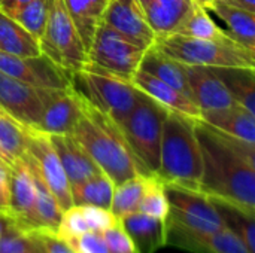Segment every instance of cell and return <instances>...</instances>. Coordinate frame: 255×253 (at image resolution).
I'll return each instance as SVG.
<instances>
[{
    "mask_svg": "<svg viewBox=\"0 0 255 253\" xmlns=\"http://www.w3.org/2000/svg\"><path fill=\"white\" fill-rule=\"evenodd\" d=\"M206 10L215 15L226 28H223L233 40L245 48L255 51V13L232 6L223 0H217Z\"/></svg>",
    "mask_w": 255,
    "mask_h": 253,
    "instance_id": "23",
    "label": "cell"
},
{
    "mask_svg": "<svg viewBox=\"0 0 255 253\" xmlns=\"http://www.w3.org/2000/svg\"><path fill=\"white\" fill-rule=\"evenodd\" d=\"M154 46L185 66L255 69V52L229 36L194 39L178 33L157 37Z\"/></svg>",
    "mask_w": 255,
    "mask_h": 253,
    "instance_id": "4",
    "label": "cell"
},
{
    "mask_svg": "<svg viewBox=\"0 0 255 253\" xmlns=\"http://www.w3.org/2000/svg\"><path fill=\"white\" fill-rule=\"evenodd\" d=\"M27 151V127L0 107V158L9 167Z\"/></svg>",
    "mask_w": 255,
    "mask_h": 253,
    "instance_id": "31",
    "label": "cell"
},
{
    "mask_svg": "<svg viewBox=\"0 0 255 253\" xmlns=\"http://www.w3.org/2000/svg\"><path fill=\"white\" fill-rule=\"evenodd\" d=\"M148 1H149V0H139V3L142 4V7H143V6H145V4H146Z\"/></svg>",
    "mask_w": 255,
    "mask_h": 253,
    "instance_id": "45",
    "label": "cell"
},
{
    "mask_svg": "<svg viewBox=\"0 0 255 253\" xmlns=\"http://www.w3.org/2000/svg\"><path fill=\"white\" fill-rule=\"evenodd\" d=\"M36 188L33 173L24 155L10 166V215L9 218L22 231H36L34 221Z\"/></svg>",
    "mask_w": 255,
    "mask_h": 253,
    "instance_id": "16",
    "label": "cell"
},
{
    "mask_svg": "<svg viewBox=\"0 0 255 253\" xmlns=\"http://www.w3.org/2000/svg\"><path fill=\"white\" fill-rule=\"evenodd\" d=\"M167 224V245L194 253H251L244 242L229 228H221L215 233H197L182 228L173 222Z\"/></svg>",
    "mask_w": 255,
    "mask_h": 253,
    "instance_id": "15",
    "label": "cell"
},
{
    "mask_svg": "<svg viewBox=\"0 0 255 253\" xmlns=\"http://www.w3.org/2000/svg\"><path fill=\"white\" fill-rule=\"evenodd\" d=\"M0 215H10V167L0 163Z\"/></svg>",
    "mask_w": 255,
    "mask_h": 253,
    "instance_id": "40",
    "label": "cell"
},
{
    "mask_svg": "<svg viewBox=\"0 0 255 253\" xmlns=\"http://www.w3.org/2000/svg\"><path fill=\"white\" fill-rule=\"evenodd\" d=\"M39 174L57 198L63 212L73 206L70 183L61 161L52 146L51 136L45 131L27 127V151Z\"/></svg>",
    "mask_w": 255,
    "mask_h": 253,
    "instance_id": "10",
    "label": "cell"
},
{
    "mask_svg": "<svg viewBox=\"0 0 255 253\" xmlns=\"http://www.w3.org/2000/svg\"><path fill=\"white\" fill-rule=\"evenodd\" d=\"M43 110L39 130L48 134H72L81 115L82 100L70 86L39 88Z\"/></svg>",
    "mask_w": 255,
    "mask_h": 253,
    "instance_id": "12",
    "label": "cell"
},
{
    "mask_svg": "<svg viewBox=\"0 0 255 253\" xmlns=\"http://www.w3.org/2000/svg\"><path fill=\"white\" fill-rule=\"evenodd\" d=\"M178 34L194 37V39H218V37L229 36L221 27H218L212 15L199 4L194 6L190 16L178 30Z\"/></svg>",
    "mask_w": 255,
    "mask_h": 253,
    "instance_id": "33",
    "label": "cell"
},
{
    "mask_svg": "<svg viewBox=\"0 0 255 253\" xmlns=\"http://www.w3.org/2000/svg\"><path fill=\"white\" fill-rule=\"evenodd\" d=\"M120 222L133 240L139 253H155L167 245L166 221L140 212H133L120 218Z\"/></svg>",
    "mask_w": 255,
    "mask_h": 253,
    "instance_id": "20",
    "label": "cell"
},
{
    "mask_svg": "<svg viewBox=\"0 0 255 253\" xmlns=\"http://www.w3.org/2000/svg\"><path fill=\"white\" fill-rule=\"evenodd\" d=\"M200 119L223 133L248 143H255V113H251L241 104H235L227 109L203 112Z\"/></svg>",
    "mask_w": 255,
    "mask_h": 253,
    "instance_id": "24",
    "label": "cell"
},
{
    "mask_svg": "<svg viewBox=\"0 0 255 253\" xmlns=\"http://www.w3.org/2000/svg\"><path fill=\"white\" fill-rule=\"evenodd\" d=\"M40 248L36 237L12 224L0 234V253H31Z\"/></svg>",
    "mask_w": 255,
    "mask_h": 253,
    "instance_id": "36",
    "label": "cell"
},
{
    "mask_svg": "<svg viewBox=\"0 0 255 253\" xmlns=\"http://www.w3.org/2000/svg\"><path fill=\"white\" fill-rule=\"evenodd\" d=\"M70 186L87 180L102 170L72 134H49Z\"/></svg>",
    "mask_w": 255,
    "mask_h": 253,
    "instance_id": "19",
    "label": "cell"
},
{
    "mask_svg": "<svg viewBox=\"0 0 255 253\" xmlns=\"http://www.w3.org/2000/svg\"><path fill=\"white\" fill-rule=\"evenodd\" d=\"M137 212L148 216L166 221L169 216V201L164 191V183L157 176H146L145 189L137 207Z\"/></svg>",
    "mask_w": 255,
    "mask_h": 253,
    "instance_id": "34",
    "label": "cell"
},
{
    "mask_svg": "<svg viewBox=\"0 0 255 253\" xmlns=\"http://www.w3.org/2000/svg\"><path fill=\"white\" fill-rule=\"evenodd\" d=\"M146 183V176L136 174L118 185L114 186L112 201H111V212L117 219L137 212L143 189Z\"/></svg>",
    "mask_w": 255,
    "mask_h": 253,
    "instance_id": "32",
    "label": "cell"
},
{
    "mask_svg": "<svg viewBox=\"0 0 255 253\" xmlns=\"http://www.w3.org/2000/svg\"><path fill=\"white\" fill-rule=\"evenodd\" d=\"M0 72L37 88H67L70 75L45 55L18 57L0 51Z\"/></svg>",
    "mask_w": 255,
    "mask_h": 253,
    "instance_id": "11",
    "label": "cell"
},
{
    "mask_svg": "<svg viewBox=\"0 0 255 253\" xmlns=\"http://www.w3.org/2000/svg\"><path fill=\"white\" fill-rule=\"evenodd\" d=\"M194 128L203 160L199 191L255 213V143L223 133L202 119Z\"/></svg>",
    "mask_w": 255,
    "mask_h": 253,
    "instance_id": "1",
    "label": "cell"
},
{
    "mask_svg": "<svg viewBox=\"0 0 255 253\" xmlns=\"http://www.w3.org/2000/svg\"><path fill=\"white\" fill-rule=\"evenodd\" d=\"M226 228L235 233L251 253H255V213H251L230 201L209 197Z\"/></svg>",
    "mask_w": 255,
    "mask_h": 253,
    "instance_id": "29",
    "label": "cell"
},
{
    "mask_svg": "<svg viewBox=\"0 0 255 253\" xmlns=\"http://www.w3.org/2000/svg\"><path fill=\"white\" fill-rule=\"evenodd\" d=\"M0 51L18 57H37L42 54L39 40L3 10H0Z\"/></svg>",
    "mask_w": 255,
    "mask_h": 253,
    "instance_id": "27",
    "label": "cell"
},
{
    "mask_svg": "<svg viewBox=\"0 0 255 253\" xmlns=\"http://www.w3.org/2000/svg\"><path fill=\"white\" fill-rule=\"evenodd\" d=\"M0 163H3V161H1V158H0Z\"/></svg>",
    "mask_w": 255,
    "mask_h": 253,
    "instance_id": "47",
    "label": "cell"
},
{
    "mask_svg": "<svg viewBox=\"0 0 255 253\" xmlns=\"http://www.w3.org/2000/svg\"><path fill=\"white\" fill-rule=\"evenodd\" d=\"M31 253H43V251H42V248H39L37 251H34V252H31Z\"/></svg>",
    "mask_w": 255,
    "mask_h": 253,
    "instance_id": "46",
    "label": "cell"
},
{
    "mask_svg": "<svg viewBox=\"0 0 255 253\" xmlns=\"http://www.w3.org/2000/svg\"><path fill=\"white\" fill-rule=\"evenodd\" d=\"M131 84L140 92H143L145 95L155 100L158 104H161L169 112H175V113H179V115H184V116H188L193 119L202 118L199 106L191 98L181 94L170 85L164 84L163 81H160L158 78L152 76L151 73H148L142 69L136 70V73L131 78Z\"/></svg>",
    "mask_w": 255,
    "mask_h": 253,
    "instance_id": "18",
    "label": "cell"
},
{
    "mask_svg": "<svg viewBox=\"0 0 255 253\" xmlns=\"http://www.w3.org/2000/svg\"><path fill=\"white\" fill-rule=\"evenodd\" d=\"M185 67H187L193 98L199 106L200 113L227 109L238 104L212 67H205V66H185Z\"/></svg>",
    "mask_w": 255,
    "mask_h": 253,
    "instance_id": "17",
    "label": "cell"
},
{
    "mask_svg": "<svg viewBox=\"0 0 255 253\" xmlns=\"http://www.w3.org/2000/svg\"><path fill=\"white\" fill-rule=\"evenodd\" d=\"M232 6H236V7H241V9H245V10H250V12H254L255 13V0H223Z\"/></svg>",
    "mask_w": 255,
    "mask_h": 253,
    "instance_id": "42",
    "label": "cell"
},
{
    "mask_svg": "<svg viewBox=\"0 0 255 253\" xmlns=\"http://www.w3.org/2000/svg\"><path fill=\"white\" fill-rule=\"evenodd\" d=\"M233 100L255 113V69L250 67H212Z\"/></svg>",
    "mask_w": 255,
    "mask_h": 253,
    "instance_id": "26",
    "label": "cell"
},
{
    "mask_svg": "<svg viewBox=\"0 0 255 253\" xmlns=\"http://www.w3.org/2000/svg\"><path fill=\"white\" fill-rule=\"evenodd\" d=\"M72 88L120 127L133 110L140 91L130 82L108 73L79 70L70 73Z\"/></svg>",
    "mask_w": 255,
    "mask_h": 253,
    "instance_id": "6",
    "label": "cell"
},
{
    "mask_svg": "<svg viewBox=\"0 0 255 253\" xmlns=\"http://www.w3.org/2000/svg\"><path fill=\"white\" fill-rule=\"evenodd\" d=\"M39 45L42 55L69 75L82 70L87 63V49L63 0H49L48 19Z\"/></svg>",
    "mask_w": 255,
    "mask_h": 253,
    "instance_id": "7",
    "label": "cell"
},
{
    "mask_svg": "<svg viewBox=\"0 0 255 253\" xmlns=\"http://www.w3.org/2000/svg\"><path fill=\"white\" fill-rule=\"evenodd\" d=\"M63 242L73 253H109L103 234L100 231H87Z\"/></svg>",
    "mask_w": 255,
    "mask_h": 253,
    "instance_id": "38",
    "label": "cell"
},
{
    "mask_svg": "<svg viewBox=\"0 0 255 253\" xmlns=\"http://www.w3.org/2000/svg\"><path fill=\"white\" fill-rule=\"evenodd\" d=\"M139 69L151 73L152 76L158 78L160 81L170 85L172 88H175L176 91H179L181 94L187 95L194 101L185 64L170 58L155 46H151L149 49L145 51Z\"/></svg>",
    "mask_w": 255,
    "mask_h": 253,
    "instance_id": "22",
    "label": "cell"
},
{
    "mask_svg": "<svg viewBox=\"0 0 255 253\" xmlns=\"http://www.w3.org/2000/svg\"><path fill=\"white\" fill-rule=\"evenodd\" d=\"M81 100L82 115L72 136L114 185L140 174L120 125L82 97Z\"/></svg>",
    "mask_w": 255,
    "mask_h": 253,
    "instance_id": "2",
    "label": "cell"
},
{
    "mask_svg": "<svg viewBox=\"0 0 255 253\" xmlns=\"http://www.w3.org/2000/svg\"><path fill=\"white\" fill-rule=\"evenodd\" d=\"M63 3L88 52L94 31L102 22L109 0H63Z\"/></svg>",
    "mask_w": 255,
    "mask_h": 253,
    "instance_id": "28",
    "label": "cell"
},
{
    "mask_svg": "<svg viewBox=\"0 0 255 253\" xmlns=\"http://www.w3.org/2000/svg\"><path fill=\"white\" fill-rule=\"evenodd\" d=\"M167 112L155 100L140 92L133 110L120 127L137 170L143 176H157Z\"/></svg>",
    "mask_w": 255,
    "mask_h": 253,
    "instance_id": "5",
    "label": "cell"
},
{
    "mask_svg": "<svg viewBox=\"0 0 255 253\" xmlns=\"http://www.w3.org/2000/svg\"><path fill=\"white\" fill-rule=\"evenodd\" d=\"M196 4L194 0H149L143 10L154 34L163 37L178 33Z\"/></svg>",
    "mask_w": 255,
    "mask_h": 253,
    "instance_id": "21",
    "label": "cell"
},
{
    "mask_svg": "<svg viewBox=\"0 0 255 253\" xmlns=\"http://www.w3.org/2000/svg\"><path fill=\"white\" fill-rule=\"evenodd\" d=\"M13 224V221L10 219V218H7V216H3V215H0V234H3L10 225Z\"/></svg>",
    "mask_w": 255,
    "mask_h": 253,
    "instance_id": "43",
    "label": "cell"
},
{
    "mask_svg": "<svg viewBox=\"0 0 255 253\" xmlns=\"http://www.w3.org/2000/svg\"><path fill=\"white\" fill-rule=\"evenodd\" d=\"M48 7L49 0H31L10 18L18 21L34 39L40 40L48 19Z\"/></svg>",
    "mask_w": 255,
    "mask_h": 253,
    "instance_id": "35",
    "label": "cell"
},
{
    "mask_svg": "<svg viewBox=\"0 0 255 253\" xmlns=\"http://www.w3.org/2000/svg\"><path fill=\"white\" fill-rule=\"evenodd\" d=\"M102 234L109 253H139L120 219H117L106 230H103Z\"/></svg>",
    "mask_w": 255,
    "mask_h": 253,
    "instance_id": "37",
    "label": "cell"
},
{
    "mask_svg": "<svg viewBox=\"0 0 255 253\" xmlns=\"http://www.w3.org/2000/svg\"><path fill=\"white\" fill-rule=\"evenodd\" d=\"M28 1H31V0H3V1H0V10H3L9 16H12Z\"/></svg>",
    "mask_w": 255,
    "mask_h": 253,
    "instance_id": "41",
    "label": "cell"
},
{
    "mask_svg": "<svg viewBox=\"0 0 255 253\" xmlns=\"http://www.w3.org/2000/svg\"><path fill=\"white\" fill-rule=\"evenodd\" d=\"M24 158L33 173L34 188H36V201H34V221H36V231H51L57 233V228L61 221L63 209L60 207L57 198L49 191L46 183L43 182L42 176L39 174L33 160L25 152Z\"/></svg>",
    "mask_w": 255,
    "mask_h": 253,
    "instance_id": "25",
    "label": "cell"
},
{
    "mask_svg": "<svg viewBox=\"0 0 255 253\" xmlns=\"http://www.w3.org/2000/svg\"><path fill=\"white\" fill-rule=\"evenodd\" d=\"M31 233L36 240L39 242L40 248L43 253H73L70 251V248L55 234L51 231H28Z\"/></svg>",
    "mask_w": 255,
    "mask_h": 253,
    "instance_id": "39",
    "label": "cell"
},
{
    "mask_svg": "<svg viewBox=\"0 0 255 253\" xmlns=\"http://www.w3.org/2000/svg\"><path fill=\"white\" fill-rule=\"evenodd\" d=\"M197 119L167 112L163 124L160 167L157 177L163 183L188 189H200L203 160L196 136Z\"/></svg>",
    "mask_w": 255,
    "mask_h": 253,
    "instance_id": "3",
    "label": "cell"
},
{
    "mask_svg": "<svg viewBox=\"0 0 255 253\" xmlns=\"http://www.w3.org/2000/svg\"><path fill=\"white\" fill-rule=\"evenodd\" d=\"M0 107L24 127L39 130L43 104L37 86L0 72Z\"/></svg>",
    "mask_w": 255,
    "mask_h": 253,
    "instance_id": "14",
    "label": "cell"
},
{
    "mask_svg": "<svg viewBox=\"0 0 255 253\" xmlns=\"http://www.w3.org/2000/svg\"><path fill=\"white\" fill-rule=\"evenodd\" d=\"M102 21L145 51L157 40L139 0H109Z\"/></svg>",
    "mask_w": 255,
    "mask_h": 253,
    "instance_id": "13",
    "label": "cell"
},
{
    "mask_svg": "<svg viewBox=\"0 0 255 253\" xmlns=\"http://www.w3.org/2000/svg\"><path fill=\"white\" fill-rule=\"evenodd\" d=\"M114 182L103 173H97L84 182L70 186L73 204H87L111 210Z\"/></svg>",
    "mask_w": 255,
    "mask_h": 253,
    "instance_id": "30",
    "label": "cell"
},
{
    "mask_svg": "<svg viewBox=\"0 0 255 253\" xmlns=\"http://www.w3.org/2000/svg\"><path fill=\"white\" fill-rule=\"evenodd\" d=\"M145 49L111 28L103 21L94 31L82 70L108 73L131 82L140 66Z\"/></svg>",
    "mask_w": 255,
    "mask_h": 253,
    "instance_id": "8",
    "label": "cell"
},
{
    "mask_svg": "<svg viewBox=\"0 0 255 253\" xmlns=\"http://www.w3.org/2000/svg\"><path fill=\"white\" fill-rule=\"evenodd\" d=\"M194 1H196L199 6H202V7H205V9H206V7H209L212 3H215L217 0H194Z\"/></svg>",
    "mask_w": 255,
    "mask_h": 253,
    "instance_id": "44",
    "label": "cell"
},
{
    "mask_svg": "<svg viewBox=\"0 0 255 253\" xmlns=\"http://www.w3.org/2000/svg\"><path fill=\"white\" fill-rule=\"evenodd\" d=\"M169 201L167 221L197 233H215L224 228L211 198L202 191L164 183Z\"/></svg>",
    "mask_w": 255,
    "mask_h": 253,
    "instance_id": "9",
    "label": "cell"
}]
</instances>
